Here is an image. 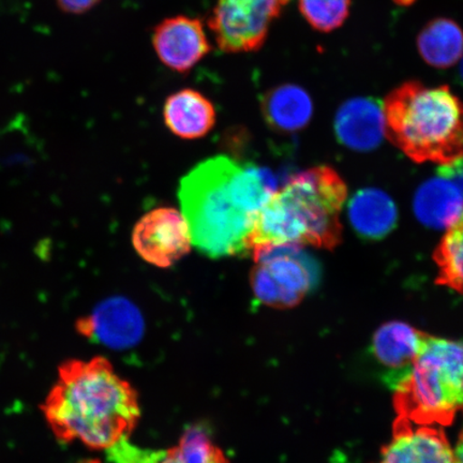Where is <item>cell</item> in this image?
<instances>
[{"mask_svg": "<svg viewBox=\"0 0 463 463\" xmlns=\"http://www.w3.org/2000/svg\"><path fill=\"white\" fill-rule=\"evenodd\" d=\"M273 172L218 156L182 178L178 190L191 242L208 258L248 253L257 213L277 191Z\"/></svg>", "mask_w": 463, "mask_h": 463, "instance_id": "cell-1", "label": "cell"}, {"mask_svg": "<svg viewBox=\"0 0 463 463\" xmlns=\"http://www.w3.org/2000/svg\"><path fill=\"white\" fill-rule=\"evenodd\" d=\"M43 411L61 443L79 441L95 450L124 441L141 416L137 391L104 357L61 364Z\"/></svg>", "mask_w": 463, "mask_h": 463, "instance_id": "cell-2", "label": "cell"}, {"mask_svg": "<svg viewBox=\"0 0 463 463\" xmlns=\"http://www.w3.org/2000/svg\"><path fill=\"white\" fill-rule=\"evenodd\" d=\"M346 195L343 178L331 167L297 174L257 213L248 237V252L282 245L337 247Z\"/></svg>", "mask_w": 463, "mask_h": 463, "instance_id": "cell-3", "label": "cell"}, {"mask_svg": "<svg viewBox=\"0 0 463 463\" xmlns=\"http://www.w3.org/2000/svg\"><path fill=\"white\" fill-rule=\"evenodd\" d=\"M385 135L418 164L461 161V104L449 86L408 82L386 97Z\"/></svg>", "mask_w": 463, "mask_h": 463, "instance_id": "cell-4", "label": "cell"}, {"mask_svg": "<svg viewBox=\"0 0 463 463\" xmlns=\"http://www.w3.org/2000/svg\"><path fill=\"white\" fill-rule=\"evenodd\" d=\"M460 343L430 335L424 349L393 387L397 416L420 425L449 426L462 407Z\"/></svg>", "mask_w": 463, "mask_h": 463, "instance_id": "cell-5", "label": "cell"}, {"mask_svg": "<svg viewBox=\"0 0 463 463\" xmlns=\"http://www.w3.org/2000/svg\"><path fill=\"white\" fill-rule=\"evenodd\" d=\"M256 266L250 282L259 303L271 308H293L317 279V264L302 246L282 245L253 252Z\"/></svg>", "mask_w": 463, "mask_h": 463, "instance_id": "cell-6", "label": "cell"}, {"mask_svg": "<svg viewBox=\"0 0 463 463\" xmlns=\"http://www.w3.org/2000/svg\"><path fill=\"white\" fill-rule=\"evenodd\" d=\"M289 0H217L208 19L216 43L227 53L257 51Z\"/></svg>", "mask_w": 463, "mask_h": 463, "instance_id": "cell-7", "label": "cell"}, {"mask_svg": "<svg viewBox=\"0 0 463 463\" xmlns=\"http://www.w3.org/2000/svg\"><path fill=\"white\" fill-rule=\"evenodd\" d=\"M138 256L160 269L171 268L190 252L186 219L172 207H159L138 220L132 233Z\"/></svg>", "mask_w": 463, "mask_h": 463, "instance_id": "cell-8", "label": "cell"}, {"mask_svg": "<svg viewBox=\"0 0 463 463\" xmlns=\"http://www.w3.org/2000/svg\"><path fill=\"white\" fill-rule=\"evenodd\" d=\"M379 463H462V445L453 448L442 428L399 418Z\"/></svg>", "mask_w": 463, "mask_h": 463, "instance_id": "cell-9", "label": "cell"}, {"mask_svg": "<svg viewBox=\"0 0 463 463\" xmlns=\"http://www.w3.org/2000/svg\"><path fill=\"white\" fill-rule=\"evenodd\" d=\"M153 46L161 62L179 73L190 71L212 50L203 23L186 15L160 22L154 29Z\"/></svg>", "mask_w": 463, "mask_h": 463, "instance_id": "cell-10", "label": "cell"}, {"mask_svg": "<svg viewBox=\"0 0 463 463\" xmlns=\"http://www.w3.org/2000/svg\"><path fill=\"white\" fill-rule=\"evenodd\" d=\"M414 212L421 223L434 229L449 228L462 219L461 161L443 165L439 177L421 184L415 194Z\"/></svg>", "mask_w": 463, "mask_h": 463, "instance_id": "cell-11", "label": "cell"}, {"mask_svg": "<svg viewBox=\"0 0 463 463\" xmlns=\"http://www.w3.org/2000/svg\"><path fill=\"white\" fill-rule=\"evenodd\" d=\"M78 331L114 349H125L137 343L144 331L140 311L129 300L114 298L97 307L94 314L80 318Z\"/></svg>", "mask_w": 463, "mask_h": 463, "instance_id": "cell-12", "label": "cell"}, {"mask_svg": "<svg viewBox=\"0 0 463 463\" xmlns=\"http://www.w3.org/2000/svg\"><path fill=\"white\" fill-rule=\"evenodd\" d=\"M430 335L409 326L392 321L382 326L373 338L372 352L385 370L387 385L395 387L413 366Z\"/></svg>", "mask_w": 463, "mask_h": 463, "instance_id": "cell-13", "label": "cell"}, {"mask_svg": "<svg viewBox=\"0 0 463 463\" xmlns=\"http://www.w3.org/2000/svg\"><path fill=\"white\" fill-rule=\"evenodd\" d=\"M341 143L358 152L379 146L385 135L383 109L368 98H355L340 108L335 121Z\"/></svg>", "mask_w": 463, "mask_h": 463, "instance_id": "cell-14", "label": "cell"}, {"mask_svg": "<svg viewBox=\"0 0 463 463\" xmlns=\"http://www.w3.org/2000/svg\"><path fill=\"white\" fill-rule=\"evenodd\" d=\"M164 118L174 136L196 140L213 130L216 124V109L200 91L186 89L167 98Z\"/></svg>", "mask_w": 463, "mask_h": 463, "instance_id": "cell-15", "label": "cell"}, {"mask_svg": "<svg viewBox=\"0 0 463 463\" xmlns=\"http://www.w3.org/2000/svg\"><path fill=\"white\" fill-rule=\"evenodd\" d=\"M352 227L363 239L378 241L395 229L398 211L395 202L380 189H364L349 204Z\"/></svg>", "mask_w": 463, "mask_h": 463, "instance_id": "cell-16", "label": "cell"}, {"mask_svg": "<svg viewBox=\"0 0 463 463\" xmlns=\"http://www.w3.org/2000/svg\"><path fill=\"white\" fill-rule=\"evenodd\" d=\"M262 109L268 123L283 132L303 129L314 112L310 96L297 85L271 90L264 98Z\"/></svg>", "mask_w": 463, "mask_h": 463, "instance_id": "cell-17", "label": "cell"}, {"mask_svg": "<svg viewBox=\"0 0 463 463\" xmlns=\"http://www.w3.org/2000/svg\"><path fill=\"white\" fill-rule=\"evenodd\" d=\"M418 46L422 60L434 68L447 69L460 60L462 33L454 21L434 20L422 29Z\"/></svg>", "mask_w": 463, "mask_h": 463, "instance_id": "cell-18", "label": "cell"}, {"mask_svg": "<svg viewBox=\"0 0 463 463\" xmlns=\"http://www.w3.org/2000/svg\"><path fill=\"white\" fill-rule=\"evenodd\" d=\"M155 463H230L204 430L191 427L175 447L160 451Z\"/></svg>", "mask_w": 463, "mask_h": 463, "instance_id": "cell-19", "label": "cell"}, {"mask_svg": "<svg viewBox=\"0 0 463 463\" xmlns=\"http://www.w3.org/2000/svg\"><path fill=\"white\" fill-rule=\"evenodd\" d=\"M438 265V285L462 291V219L448 228L433 256Z\"/></svg>", "mask_w": 463, "mask_h": 463, "instance_id": "cell-20", "label": "cell"}, {"mask_svg": "<svg viewBox=\"0 0 463 463\" xmlns=\"http://www.w3.org/2000/svg\"><path fill=\"white\" fill-rule=\"evenodd\" d=\"M350 7L351 0H299V10L307 22L323 33L343 25Z\"/></svg>", "mask_w": 463, "mask_h": 463, "instance_id": "cell-21", "label": "cell"}, {"mask_svg": "<svg viewBox=\"0 0 463 463\" xmlns=\"http://www.w3.org/2000/svg\"><path fill=\"white\" fill-rule=\"evenodd\" d=\"M55 2L63 13L83 14L94 9L101 0H55Z\"/></svg>", "mask_w": 463, "mask_h": 463, "instance_id": "cell-22", "label": "cell"}, {"mask_svg": "<svg viewBox=\"0 0 463 463\" xmlns=\"http://www.w3.org/2000/svg\"><path fill=\"white\" fill-rule=\"evenodd\" d=\"M80 463H102V462L100 460L91 459V460H85V461L80 462Z\"/></svg>", "mask_w": 463, "mask_h": 463, "instance_id": "cell-23", "label": "cell"}]
</instances>
